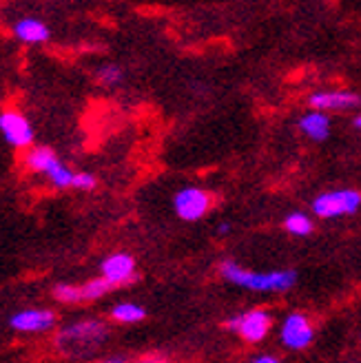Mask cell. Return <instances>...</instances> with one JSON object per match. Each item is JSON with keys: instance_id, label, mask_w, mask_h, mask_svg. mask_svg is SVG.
Here are the masks:
<instances>
[{"instance_id": "cell-1", "label": "cell", "mask_w": 361, "mask_h": 363, "mask_svg": "<svg viewBox=\"0 0 361 363\" xmlns=\"http://www.w3.org/2000/svg\"><path fill=\"white\" fill-rule=\"evenodd\" d=\"M222 277L235 286H242L252 293H284L291 290L297 284V272L291 268L284 270H268V272H255L240 266L238 262H222L220 266Z\"/></svg>"}, {"instance_id": "cell-21", "label": "cell", "mask_w": 361, "mask_h": 363, "mask_svg": "<svg viewBox=\"0 0 361 363\" xmlns=\"http://www.w3.org/2000/svg\"><path fill=\"white\" fill-rule=\"evenodd\" d=\"M218 233H220V235H228V233H231V224H228V222L220 224V226H218Z\"/></svg>"}, {"instance_id": "cell-12", "label": "cell", "mask_w": 361, "mask_h": 363, "mask_svg": "<svg viewBox=\"0 0 361 363\" xmlns=\"http://www.w3.org/2000/svg\"><path fill=\"white\" fill-rule=\"evenodd\" d=\"M13 33L18 40H23L27 45H43L49 40V27L38 21V18H23L13 25Z\"/></svg>"}, {"instance_id": "cell-6", "label": "cell", "mask_w": 361, "mask_h": 363, "mask_svg": "<svg viewBox=\"0 0 361 363\" xmlns=\"http://www.w3.org/2000/svg\"><path fill=\"white\" fill-rule=\"evenodd\" d=\"M173 208H175L179 220L197 222L209 213L211 195L206 191H202V189H195V186L182 189V191H177L175 197H173Z\"/></svg>"}, {"instance_id": "cell-5", "label": "cell", "mask_w": 361, "mask_h": 363, "mask_svg": "<svg viewBox=\"0 0 361 363\" xmlns=\"http://www.w3.org/2000/svg\"><path fill=\"white\" fill-rule=\"evenodd\" d=\"M113 286L109 281H104L102 277L89 279L84 284H58L53 288V297L62 303H80V301H96L104 297Z\"/></svg>"}, {"instance_id": "cell-16", "label": "cell", "mask_w": 361, "mask_h": 363, "mask_svg": "<svg viewBox=\"0 0 361 363\" xmlns=\"http://www.w3.org/2000/svg\"><path fill=\"white\" fill-rule=\"evenodd\" d=\"M284 228L291 235H295V238H306V235L313 233V220L306 213H291L286 215Z\"/></svg>"}, {"instance_id": "cell-23", "label": "cell", "mask_w": 361, "mask_h": 363, "mask_svg": "<svg viewBox=\"0 0 361 363\" xmlns=\"http://www.w3.org/2000/svg\"><path fill=\"white\" fill-rule=\"evenodd\" d=\"M142 363H169L165 359H149V361H142Z\"/></svg>"}, {"instance_id": "cell-10", "label": "cell", "mask_w": 361, "mask_h": 363, "mask_svg": "<svg viewBox=\"0 0 361 363\" xmlns=\"http://www.w3.org/2000/svg\"><path fill=\"white\" fill-rule=\"evenodd\" d=\"M9 325L18 333H45L56 325V313L47 308H29V311L16 313L9 319Z\"/></svg>"}, {"instance_id": "cell-2", "label": "cell", "mask_w": 361, "mask_h": 363, "mask_svg": "<svg viewBox=\"0 0 361 363\" xmlns=\"http://www.w3.org/2000/svg\"><path fill=\"white\" fill-rule=\"evenodd\" d=\"M109 335L106 325L98 319H84L69 323L58 335V348L67 354H80L89 348H96Z\"/></svg>"}, {"instance_id": "cell-24", "label": "cell", "mask_w": 361, "mask_h": 363, "mask_svg": "<svg viewBox=\"0 0 361 363\" xmlns=\"http://www.w3.org/2000/svg\"><path fill=\"white\" fill-rule=\"evenodd\" d=\"M355 126L361 131V116H357V118H355Z\"/></svg>"}, {"instance_id": "cell-13", "label": "cell", "mask_w": 361, "mask_h": 363, "mask_svg": "<svg viewBox=\"0 0 361 363\" xmlns=\"http://www.w3.org/2000/svg\"><path fill=\"white\" fill-rule=\"evenodd\" d=\"M299 129L306 138H311L315 142H323L331 135V120L326 113L311 111L299 120Z\"/></svg>"}, {"instance_id": "cell-19", "label": "cell", "mask_w": 361, "mask_h": 363, "mask_svg": "<svg viewBox=\"0 0 361 363\" xmlns=\"http://www.w3.org/2000/svg\"><path fill=\"white\" fill-rule=\"evenodd\" d=\"M96 184H98V179L91 173H76V177H74V189H78V191H91V189H96Z\"/></svg>"}, {"instance_id": "cell-4", "label": "cell", "mask_w": 361, "mask_h": 363, "mask_svg": "<svg viewBox=\"0 0 361 363\" xmlns=\"http://www.w3.org/2000/svg\"><path fill=\"white\" fill-rule=\"evenodd\" d=\"M224 325L228 330L238 333L242 339H246L250 343H260L268 335L270 325H273V317H270L266 311L255 308V311H248L244 315H235V317L226 319Z\"/></svg>"}, {"instance_id": "cell-9", "label": "cell", "mask_w": 361, "mask_h": 363, "mask_svg": "<svg viewBox=\"0 0 361 363\" xmlns=\"http://www.w3.org/2000/svg\"><path fill=\"white\" fill-rule=\"evenodd\" d=\"M100 277L109 281L113 288L124 286L135 279V259L129 252H113V255H109L100 264Z\"/></svg>"}, {"instance_id": "cell-3", "label": "cell", "mask_w": 361, "mask_h": 363, "mask_svg": "<svg viewBox=\"0 0 361 363\" xmlns=\"http://www.w3.org/2000/svg\"><path fill=\"white\" fill-rule=\"evenodd\" d=\"M359 208H361V193L352 189L321 193L313 202V213L321 217V220H333V217H341V215H355Z\"/></svg>"}, {"instance_id": "cell-17", "label": "cell", "mask_w": 361, "mask_h": 363, "mask_svg": "<svg viewBox=\"0 0 361 363\" xmlns=\"http://www.w3.org/2000/svg\"><path fill=\"white\" fill-rule=\"evenodd\" d=\"M45 177L49 179V184L56 186V189H74V177H76V173L71 171L69 167H65L62 162H58V164L53 167Z\"/></svg>"}, {"instance_id": "cell-7", "label": "cell", "mask_w": 361, "mask_h": 363, "mask_svg": "<svg viewBox=\"0 0 361 363\" xmlns=\"http://www.w3.org/2000/svg\"><path fill=\"white\" fill-rule=\"evenodd\" d=\"M0 133L13 149H31L33 147V126L21 111H3L0 113Z\"/></svg>"}, {"instance_id": "cell-11", "label": "cell", "mask_w": 361, "mask_h": 363, "mask_svg": "<svg viewBox=\"0 0 361 363\" xmlns=\"http://www.w3.org/2000/svg\"><path fill=\"white\" fill-rule=\"evenodd\" d=\"M309 104L313 111H348L359 106V96L352 91H317L311 96Z\"/></svg>"}, {"instance_id": "cell-20", "label": "cell", "mask_w": 361, "mask_h": 363, "mask_svg": "<svg viewBox=\"0 0 361 363\" xmlns=\"http://www.w3.org/2000/svg\"><path fill=\"white\" fill-rule=\"evenodd\" d=\"M252 363H282V361L273 354H260V357L252 359Z\"/></svg>"}, {"instance_id": "cell-8", "label": "cell", "mask_w": 361, "mask_h": 363, "mask_svg": "<svg viewBox=\"0 0 361 363\" xmlns=\"http://www.w3.org/2000/svg\"><path fill=\"white\" fill-rule=\"evenodd\" d=\"M279 335H282V341H284L286 348L304 350V348L311 346V341L315 337V330H313V325H311V321H309V317H306V315L291 313L284 319Z\"/></svg>"}, {"instance_id": "cell-15", "label": "cell", "mask_w": 361, "mask_h": 363, "mask_svg": "<svg viewBox=\"0 0 361 363\" xmlns=\"http://www.w3.org/2000/svg\"><path fill=\"white\" fill-rule=\"evenodd\" d=\"M144 317H147V311H144L140 303L124 301V303H116L111 308V319L118 323H138Z\"/></svg>"}, {"instance_id": "cell-14", "label": "cell", "mask_w": 361, "mask_h": 363, "mask_svg": "<svg viewBox=\"0 0 361 363\" xmlns=\"http://www.w3.org/2000/svg\"><path fill=\"white\" fill-rule=\"evenodd\" d=\"M58 162H60L58 155L49 147H31L25 155V167L33 173H43V175H47Z\"/></svg>"}, {"instance_id": "cell-22", "label": "cell", "mask_w": 361, "mask_h": 363, "mask_svg": "<svg viewBox=\"0 0 361 363\" xmlns=\"http://www.w3.org/2000/svg\"><path fill=\"white\" fill-rule=\"evenodd\" d=\"M100 363H124V359H122V357H111V359L100 361Z\"/></svg>"}, {"instance_id": "cell-18", "label": "cell", "mask_w": 361, "mask_h": 363, "mask_svg": "<svg viewBox=\"0 0 361 363\" xmlns=\"http://www.w3.org/2000/svg\"><path fill=\"white\" fill-rule=\"evenodd\" d=\"M98 82L104 86H116L122 82V69L118 65H104L98 69Z\"/></svg>"}]
</instances>
